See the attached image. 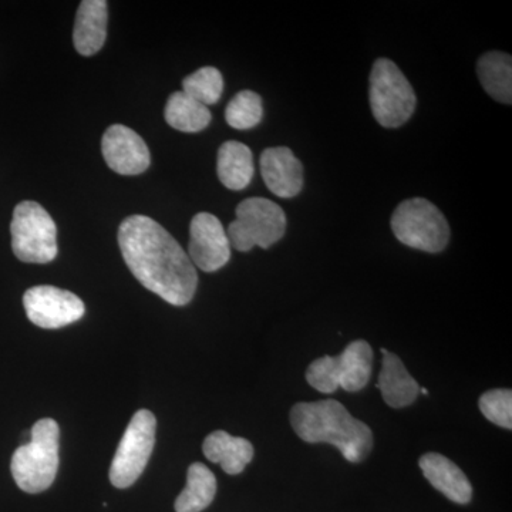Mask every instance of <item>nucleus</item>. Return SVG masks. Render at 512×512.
<instances>
[{"label": "nucleus", "instance_id": "nucleus-1", "mask_svg": "<svg viewBox=\"0 0 512 512\" xmlns=\"http://www.w3.org/2000/svg\"><path fill=\"white\" fill-rule=\"evenodd\" d=\"M119 245L131 274L148 291L174 306L188 305L198 286L197 269L170 232L146 215L121 222Z\"/></svg>", "mask_w": 512, "mask_h": 512}, {"label": "nucleus", "instance_id": "nucleus-2", "mask_svg": "<svg viewBox=\"0 0 512 512\" xmlns=\"http://www.w3.org/2000/svg\"><path fill=\"white\" fill-rule=\"evenodd\" d=\"M291 424L299 439L312 444H332L350 463L365 460L373 448L370 427L355 419L336 400L295 404Z\"/></svg>", "mask_w": 512, "mask_h": 512}, {"label": "nucleus", "instance_id": "nucleus-3", "mask_svg": "<svg viewBox=\"0 0 512 512\" xmlns=\"http://www.w3.org/2000/svg\"><path fill=\"white\" fill-rule=\"evenodd\" d=\"M59 424L53 419L37 421L30 441L13 453L10 470L20 490L39 494L52 487L59 470Z\"/></svg>", "mask_w": 512, "mask_h": 512}, {"label": "nucleus", "instance_id": "nucleus-4", "mask_svg": "<svg viewBox=\"0 0 512 512\" xmlns=\"http://www.w3.org/2000/svg\"><path fill=\"white\" fill-rule=\"evenodd\" d=\"M373 350L366 340H355L342 355L316 359L306 370V380L320 393H333L338 389L349 393L365 389L372 376Z\"/></svg>", "mask_w": 512, "mask_h": 512}, {"label": "nucleus", "instance_id": "nucleus-5", "mask_svg": "<svg viewBox=\"0 0 512 512\" xmlns=\"http://www.w3.org/2000/svg\"><path fill=\"white\" fill-rule=\"evenodd\" d=\"M370 109L380 126L397 128L416 110V93L397 64L379 59L373 64L369 87Z\"/></svg>", "mask_w": 512, "mask_h": 512}, {"label": "nucleus", "instance_id": "nucleus-6", "mask_svg": "<svg viewBox=\"0 0 512 512\" xmlns=\"http://www.w3.org/2000/svg\"><path fill=\"white\" fill-rule=\"evenodd\" d=\"M393 234L406 247L437 254L450 241V225L443 212L424 198L403 201L392 215Z\"/></svg>", "mask_w": 512, "mask_h": 512}, {"label": "nucleus", "instance_id": "nucleus-7", "mask_svg": "<svg viewBox=\"0 0 512 512\" xmlns=\"http://www.w3.org/2000/svg\"><path fill=\"white\" fill-rule=\"evenodd\" d=\"M237 218L229 224L228 239L239 252L254 247L271 248L286 232V215L274 201L266 198H247L237 207Z\"/></svg>", "mask_w": 512, "mask_h": 512}, {"label": "nucleus", "instance_id": "nucleus-8", "mask_svg": "<svg viewBox=\"0 0 512 512\" xmlns=\"http://www.w3.org/2000/svg\"><path fill=\"white\" fill-rule=\"evenodd\" d=\"M12 249L26 264H49L57 256V228L49 212L35 201L16 205L13 220Z\"/></svg>", "mask_w": 512, "mask_h": 512}, {"label": "nucleus", "instance_id": "nucleus-9", "mask_svg": "<svg viewBox=\"0 0 512 512\" xmlns=\"http://www.w3.org/2000/svg\"><path fill=\"white\" fill-rule=\"evenodd\" d=\"M156 430V416L150 410L134 414L111 463L110 481L114 487H131L146 470L156 444Z\"/></svg>", "mask_w": 512, "mask_h": 512}, {"label": "nucleus", "instance_id": "nucleus-10", "mask_svg": "<svg viewBox=\"0 0 512 512\" xmlns=\"http://www.w3.org/2000/svg\"><path fill=\"white\" fill-rule=\"evenodd\" d=\"M26 315L42 329H60L84 316L86 308L79 296L55 286H35L23 296Z\"/></svg>", "mask_w": 512, "mask_h": 512}, {"label": "nucleus", "instance_id": "nucleus-11", "mask_svg": "<svg viewBox=\"0 0 512 512\" xmlns=\"http://www.w3.org/2000/svg\"><path fill=\"white\" fill-rule=\"evenodd\" d=\"M188 256L195 268L215 272L224 268L231 258V244L221 221L210 212L192 218Z\"/></svg>", "mask_w": 512, "mask_h": 512}, {"label": "nucleus", "instance_id": "nucleus-12", "mask_svg": "<svg viewBox=\"0 0 512 512\" xmlns=\"http://www.w3.org/2000/svg\"><path fill=\"white\" fill-rule=\"evenodd\" d=\"M104 161L120 175H138L150 167V150L136 131L121 124L107 128L101 140Z\"/></svg>", "mask_w": 512, "mask_h": 512}, {"label": "nucleus", "instance_id": "nucleus-13", "mask_svg": "<svg viewBox=\"0 0 512 512\" xmlns=\"http://www.w3.org/2000/svg\"><path fill=\"white\" fill-rule=\"evenodd\" d=\"M261 174L266 187L279 198L296 197L303 187V165L291 148H266L261 154Z\"/></svg>", "mask_w": 512, "mask_h": 512}, {"label": "nucleus", "instance_id": "nucleus-14", "mask_svg": "<svg viewBox=\"0 0 512 512\" xmlns=\"http://www.w3.org/2000/svg\"><path fill=\"white\" fill-rule=\"evenodd\" d=\"M419 466L424 477L436 490L457 504H468L473 497V487L466 474L453 461L437 453H427L420 458Z\"/></svg>", "mask_w": 512, "mask_h": 512}, {"label": "nucleus", "instance_id": "nucleus-15", "mask_svg": "<svg viewBox=\"0 0 512 512\" xmlns=\"http://www.w3.org/2000/svg\"><path fill=\"white\" fill-rule=\"evenodd\" d=\"M107 37V2L84 0L77 10L73 42L82 56L99 53Z\"/></svg>", "mask_w": 512, "mask_h": 512}, {"label": "nucleus", "instance_id": "nucleus-16", "mask_svg": "<svg viewBox=\"0 0 512 512\" xmlns=\"http://www.w3.org/2000/svg\"><path fill=\"white\" fill-rule=\"evenodd\" d=\"M202 451L208 461L220 464L229 476L241 474L254 458V446L247 439L222 430L214 431L205 439Z\"/></svg>", "mask_w": 512, "mask_h": 512}, {"label": "nucleus", "instance_id": "nucleus-17", "mask_svg": "<svg viewBox=\"0 0 512 512\" xmlns=\"http://www.w3.org/2000/svg\"><path fill=\"white\" fill-rule=\"evenodd\" d=\"M383 366L380 372L379 387L384 402L394 409L410 406L420 393V386L407 372L402 360L394 353L382 349Z\"/></svg>", "mask_w": 512, "mask_h": 512}, {"label": "nucleus", "instance_id": "nucleus-18", "mask_svg": "<svg viewBox=\"0 0 512 512\" xmlns=\"http://www.w3.org/2000/svg\"><path fill=\"white\" fill-rule=\"evenodd\" d=\"M217 171L218 178L228 190H244L255 173L252 151L239 141H227L218 150Z\"/></svg>", "mask_w": 512, "mask_h": 512}, {"label": "nucleus", "instance_id": "nucleus-19", "mask_svg": "<svg viewBox=\"0 0 512 512\" xmlns=\"http://www.w3.org/2000/svg\"><path fill=\"white\" fill-rule=\"evenodd\" d=\"M478 79L485 92L503 104L512 103V59L507 53L490 52L480 57Z\"/></svg>", "mask_w": 512, "mask_h": 512}, {"label": "nucleus", "instance_id": "nucleus-20", "mask_svg": "<svg viewBox=\"0 0 512 512\" xmlns=\"http://www.w3.org/2000/svg\"><path fill=\"white\" fill-rule=\"evenodd\" d=\"M217 494V478L202 463L191 464L187 473V485L175 501L177 512H201L210 507Z\"/></svg>", "mask_w": 512, "mask_h": 512}, {"label": "nucleus", "instance_id": "nucleus-21", "mask_svg": "<svg viewBox=\"0 0 512 512\" xmlns=\"http://www.w3.org/2000/svg\"><path fill=\"white\" fill-rule=\"evenodd\" d=\"M165 121L168 126L183 133H198L210 126L211 111L184 92L171 94L165 106Z\"/></svg>", "mask_w": 512, "mask_h": 512}, {"label": "nucleus", "instance_id": "nucleus-22", "mask_svg": "<svg viewBox=\"0 0 512 512\" xmlns=\"http://www.w3.org/2000/svg\"><path fill=\"white\" fill-rule=\"evenodd\" d=\"M183 92L207 107L218 103L224 92V79L220 70L211 66L201 67L197 72L185 77Z\"/></svg>", "mask_w": 512, "mask_h": 512}, {"label": "nucleus", "instance_id": "nucleus-23", "mask_svg": "<svg viewBox=\"0 0 512 512\" xmlns=\"http://www.w3.org/2000/svg\"><path fill=\"white\" fill-rule=\"evenodd\" d=\"M264 106L258 93L251 90L239 92L225 110V120L235 130H251L261 123Z\"/></svg>", "mask_w": 512, "mask_h": 512}, {"label": "nucleus", "instance_id": "nucleus-24", "mask_svg": "<svg viewBox=\"0 0 512 512\" xmlns=\"http://www.w3.org/2000/svg\"><path fill=\"white\" fill-rule=\"evenodd\" d=\"M480 410L485 419L491 423L511 430L512 427V392L510 389L490 390L480 399Z\"/></svg>", "mask_w": 512, "mask_h": 512}]
</instances>
